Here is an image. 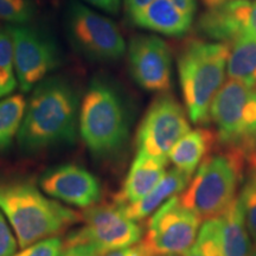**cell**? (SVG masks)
Wrapping results in <instances>:
<instances>
[{
    "instance_id": "obj_1",
    "label": "cell",
    "mask_w": 256,
    "mask_h": 256,
    "mask_svg": "<svg viewBox=\"0 0 256 256\" xmlns=\"http://www.w3.org/2000/svg\"><path fill=\"white\" fill-rule=\"evenodd\" d=\"M80 100L72 83L62 78H44L34 88L17 142L25 152L57 145H72L78 132Z\"/></svg>"
},
{
    "instance_id": "obj_2",
    "label": "cell",
    "mask_w": 256,
    "mask_h": 256,
    "mask_svg": "<svg viewBox=\"0 0 256 256\" xmlns=\"http://www.w3.org/2000/svg\"><path fill=\"white\" fill-rule=\"evenodd\" d=\"M0 210L8 218L20 249L57 236L81 220L80 214L26 182L0 184Z\"/></svg>"
},
{
    "instance_id": "obj_3",
    "label": "cell",
    "mask_w": 256,
    "mask_h": 256,
    "mask_svg": "<svg viewBox=\"0 0 256 256\" xmlns=\"http://www.w3.org/2000/svg\"><path fill=\"white\" fill-rule=\"evenodd\" d=\"M230 46L222 42L188 40L177 58L185 110L194 124L210 121L214 98L223 86Z\"/></svg>"
},
{
    "instance_id": "obj_4",
    "label": "cell",
    "mask_w": 256,
    "mask_h": 256,
    "mask_svg": "<svg viewBox=\"0 0 256 256\" xmlns=\"http://www.w3.org/2000/svg\"><path fill=\"white\" fill-rule=\"evenodd\" d=\"M247 159L242 152L226 147L210 153L192 174L185 190L179 194L182 203L200 220L222 215L238 196Z\"/></svg>"
},
{
    "instance_id": "obj_5",
    "label": "cell",
    "mask_w": 256,
    "mask_h": 256,
    "mask_svg": "<svg viewBox=\"0 0 256 256\" xmlns=\"http://www.w3.org/2000/svg\"><path fill=\"white\" fill-rule=\"evenodd\" d=\"M78 133L92 156H112L126 142L130 126L124 101L110 83L92 78L78 112Z\"/></svg>"
},
{
    "instance_id": "obj_6",
    "label": "cell",
    "mask_w": 256,
    "mask_h": 256,
    "mask_svg": "<svg viewBox=\"0 0 256 256\" xmlns=\"http://www.w3.org/2000/svg\"><path fill=\"white\" fill-rule=\"evenodd\" d=\"M210 121L222 147L249 156L256 152V86L230 78L210 107Z\"/></svg>"
},
{
    "instance_id": "obj_7",
    "label": "cell",
    "mask_w": 256,
    "mask_h": 256,
    "mask_svg": "<svg viewBox=\"0 0 256 256\" xmlns=\"http://www.w3.org/2000/svg\"><path fill=\"white\" fill-rule=\"evenodd\" d=\"M83 226L68 234L63 240V247L90 244L104 252L115 250L142 241L144 230L139 222L124 215L115 204H95L84 209L81 215Z\"/></svg>"
},
{
    "instance_id": "obj_8",
    "label": "cell",
    "mask_w": 256,
    "mask_h": 256,
    "mask_svg": "<svg viewBox=\"0 0 256 256\" xmlns=\"http://www.w3.org/2000/svg\"><path fill=\"white\" fill-rule=\"evenodd\" d=\"M191 130L185 108L174 95L159 94L144 115L136 130V151L168 162L174 146Z\"/></svg>"
},
{
    "instance_id": "obj_9",
    "label": "cell",
    "mask_w": 256,
    "mask_h": 256,
    "mask_svg": "<svg viewBox=\"0 0 256 256\" xmlns=\"http://www.w3.org/2000/svg\"><path fill=\"white\" fill-rule=\"evenodd\" d=\"M66 22L70 40L88 58L115 62L126 52V42L118 25L87 6L74 2Z\"/></svg>"
},
{
    "instance_id": "obj_10",
    "label": "cell",
    "mask_w": 256,
    "mask_h": 256,
    "mask_svg": "<svg viewBox=\"0 0 256 256\" xmlns=\"http://www.w3.org/2000/svg\"><path fill=\"white\" fill-rule=\"evenodd\" d=\"M200 223V217L177 194L152 214L142 241L152 252L183 255L196 241Z\"/></svg>"
},
{
    "instance_id": "obj_11",
    "label": "cell",
    "mask_w": 256,
    "mask_h": 256,
    "mask_svg": "<svg viewBox=\"0 0 256 256\" xmlns=\"http://www.w3.org/2000/svg\"><path fill=\"white\" fill-rule=\"evenodd\" d=\"M18 86L28 92L60 64L55 42L37 28L16 24L8 26Z\"/></svg>"
},
{
    "instance_id": "obj_12",
    "label": "cell",
    "mask_w": 256,
    "mask_h": 256,
    "mask_svg": "<svg viewBox=\"0 0 256 256\" xmlns=\"http://www.w3.org/2000/svg\"><path fill=\"white\" fill-rule=\"evenodd\" d=\"M128 69L133 81L150 92H168L172 86L168 44L152 34H138L128 44Z\"/></svg>"
},
{
    "instance_id": "obj_13",
    "label": "cell",
    "mask_w": 256,
    "mask_h": 256,
    "mask_svg": "<svg viewBox=\"0 0 256 256\" xmlns=\"http://www.w3.org/2000/svg\"><path fill=\"white\" fill-rule=\"evenodd\" d=\"M42 191L68 206L87 209L98 203L101 184L87 168L76 164L56 166L40 177Z\"/></svg>"
},
{
    "instance_id": "obj_14",
    "label": "cell",
    "mask_w": 256,
    "mask_h": 256,
    "mask_svg": "<svg viewBox=\"0 0 256 256\" xmlns=\"http://www.w3.org/2000/svg\"><path fill=\"white\" fill-rule=\"evenodd\" d=\"M250 11L249 0H226L214 8H208V11L198 19V32L212 40L232 43L247 34Z\"/></svg>"
},
{
    "instance_id": "obj_15",
    "label": "cell",
    "mask_w": 256,
    "mask_h": 256,
    "mask_svg": "<svg viewBox=\"0 0 256 256\" xmlns=\"http://www.w3.org/2000/svg\"><path fill=\"white\" fill-rule=\"evenodd\" d=\"M206 220L209 223L220 256H249L254 243L238 196L222 215Z\"/></svg>"
},
{
    "instance_id": "obj_16",
    "label": "cell",
    "mask_w": 256,
    "mask_h": 256,
    "mask_svg": "<svg viewBox=\"0 0 256 256\" xmlns=\"http://www.w3.org/2000/svg\"><path fill=\"white\" fill-rule=\"evenodd\" d=\"M168 162L136 151L124 178L122 188L118 192L114 203L127 206L142 200L151 192L166 174Z\"/></svg>"
},
{
    "instance_id": "obj_17",
    "label": "cell",
    "mask_w": 256,
    "mask_h": 256,
    "mask_svg": "<svg viewBox=\"0 0 256 256\" xmlns=\"http://www.w3.org/2000/svg\"><path fill=\"white\" fill-rule=\"evenodd\" d=\"M130 19L136 26L171 37L186 34L194 20L176 8L172 0H153Z\"/></svg>"
},
{
    "instance_id": "obj_18",
    "label": "cell",
    "mask_w": 256,
    "mask_h": 256,
    "mask_svg": "<svg viewBox=\"0 0 256 256\" xmlns=\"http://www.w3.org/2000/svg\"><path fill=\"white\" fill-rule=\"evenodd\" d=\"M192 176L184 174L178 168H171L166 171L164 177L156 185L154 188L146 194L142 200L133 204L119 206L124 215L130 220L140 222L152 215L154 211L162 206L170 198L182 194L190 183Z\"/></svg>"
},
{
    "instance_id": "obj_19",
    "label": "cell",
    "mask_w": 256,
    "mask_h": 256,
    "mask_svg": "<svg viewBox=\"0 0 256 256\" xmlns=\"http://www.w3.org/2000/svg\"><path fill=\"white\" fill-rule=\"evenodd\" d=\"M217 142L216 134L206 127L190 130L178 140L168 154V160L176 168L192 176L200 162L210 154L211 148Z\"/></svg>"
},
{
    "instance_id": "obj_20",
    "label": "cell",
    "mask_w": 256,
    "mask_h": 256,
    "mask_svg": "<svg viewBox=\"0 0 256 256\" xmlns=\"http://www.w3.org/2000/svg\"><path fill=\"white\" fill-rule=\"evenodd\" d=\"M226 70L232 80L256 86V37L243 34L232 42Z\"/></svg>"
},
{
    "instance_id": "obj_21",
    "label": "cell",
    "mask_w": 256,
    "mask_h": 256,
    "mask_svg": "<svg viewBox=\"0 0 256 256\" xmlns=\"http://www.w3.org/2000/svg\"><path fill=\"white\" fill-rule=\"evenodd\" d=\"M28 101L24 95H8L0 100V152L11 147L23 124Z\"/></svg>"
},
{
    "instance_id": "obj_22",
    "label": "cell",
    "mask_w": 256,
    "mask_h": 256,
    "mask_svg": "<svg viewBox=\"0 0 256 256\" xmlns=\"http://www.w3.org/2000/svg\"><path fill=\"white\" fill-rule=\"evenodd\" d=\"M17 86L11 34L8 28H0V100L11 95Z\"/></svg>"
},
{
    "instance_id": "obj_23",
    "label": "cell",
    "mask_w": 256,
    "mask_h": 256,
    "mask_svg": "<svg viewBox=\"0 0 256 256\" xmlns=\"http://www.w3.org/2000/svg\"><path fill=\"white\" fill-rule=\"evenodd\" d=\"M243 215L252 241L256 247V172L248 168L247 178L243 179V185L238 194Z\"/></svg>"
},
{
    "instance_id": "obj_24",
    "label": "cell",
    "mask_w": 256,
    "mask_h": 256,
    "mask_svg": "<svg viewBox=\"0 0 256 256\" xmlns=\"http://www.w3.org/2000/svg\"><path fill=\"white\" fill-rule=\"evenodd\" d=\"M34 16V6L28 0H0V19L24 24Z\"/></svg>"
},
{
    "instance_id": "obj_25",
    "label": "cell",
    "mask_w": 256,
    "mask_h": 256,
    "mask_svg": "<svg viewBox=\"0 0 256 256\" xmlns=\"http://www.w3.org/2000/svg\"><path fill=\"white\" fill-rule=\"evenodd\" d=\"M183 256H220L208 220L202 224L196 241Z\"/></svg>"
},
{
    "instance_id": "obj_26",
    "label": "cell",
    "mask_w": 256,
    "mask_h": 256,
    "mask_svg": "<svg viewBox=\"0 0 256 256\" xmlns=\"http://www.w3.org/2000/svg\"><path fill=\"white\" fill-rule=\"evenodd\" d=\"M62 250L63 240L58 236H51L22 248L12 256H58Z\"/></svg>"
},
{
    "instance_id": "obj_27",
    "label": "cell",
    "mask_w": 256,
    "mask_h": 256,
    "mask_svg": "<svg viewBox=\"0 0 256 256\" xmlns=\"http://www.w3.org/2000/svg\"><path fill=\"white\" fill-rule=\"evenodd\" d=\"M18 241L2 211L0 210V256H12L18 249Z\"/></svg>"
},
{
    "instance_id": "obj_28",
    "label": "cell",
    "mask_w": 256,
    "mask_h": 256,
    "mask_svg": "<svg viewBox=\"0 0 256 256\" xmlns=\"http://www.w3.org/2000/svg\"><path fill=\"white\" fill-rule=\"evenodd\" d=\"M151 252H152L150 250V248L147 247L145 242L142 240V241L136 243V244L107 252L102 256H150Z\"/></svg>"
},
{
    "instance_id": "obj_29",
    "label": "cell",
    "mask_w": 256,
    "mask_h": 256,
    "mask_svg": "<svg viewBox=\"0 0 256 256\" xmlns=\"http://www.w3.org/2000/svg\"><path fill=\"white\" fill-rule=\"evenodd\" d=\"M58 256H102V252L90 244H76L63 247Z\"/></svg>"
},
{
    "instance_id": "obj_30",
    "label": "cell",
    "mask_w": 256,
    "mask_h": 256,
    "mask_svg": "<svg viewBox=\"0 0 256 256\" xmlns=\"http://www.w3.org/2000/svg\"><path fill=\"white\" fill-rule=\"evenodd\" d=\"M95 8L110 14H116L120 11L122 0H84Z\"/></svg>"
},
{
    "instance_id": "obj_31",
    "label": "cell",
    "mask_w": 256,
    "mask_h": 256,
    "mask_svg": "<svg viewBox=\"0 0 256 256\" xmlns=\"http://www.w3.org/2000/svg\"><path fill=\"white\" fill-rule=\"evenodd\" d=\"M153 0H124V11L128 17H133L134 14L145 8Z\"/></svg>"
},
{
    "instance_id": "obj_32",
    "label": "cell",
    "mask_w": 256,
    "mask_h": 256,
    "mask_svg": "<svg viewBox=\"0 0 256 256\" xmlns=\"http://www.w3.org/2000/svg\"><path fill=\"white\" fill-rule=\"evenodd\" d=\"M172 2L176 5V8L180 10L188 17L194 18V14L197 11V2L196 0H172Z\"/></svg>"
},
{
    "instance_id": "obj_33",
    "label": "cell",
    "mask_w": 256,
    "mask_h": 256,
    "mask_svg": "<svg viewBox=\"0 0 256 256\" xmlns=\"http://www.w3.org/2000/svg\"><path fill=\"white\" fill-rule=\"evenodd\" d=\"M247 34H250L252 37H256V0L254 4H252L250 17H249Z\"/></svg>"
},
{
    "instance_id": "obj_34",
    "label": "cell",
    "mask_w": 256,
    "mask_h": 256,
    "mask_svg": "<svg viewBox=\"0 0 256 256\" xmlns=\"http://www.w3.org/2000/svg\"><path fill=\"white\" fill-rule=\"evenodd\" d=\"M247 165L249 166V168H252L256 172V152L252 153V154L248 156Z\"/></svg>"
},
{
    "instance_id": "obj_35",
    "label": "cell",
    "mask_w": 256,
    "mask_h": 256,
    "mask_svg": "<svg viewBox=\"0 0 256 256\" xmlns=\"http://www.w3.org/2000/svg\"><path fill=\"white\" fill-rule=\"evenodd\" d=\"M150 256H180V255L171 254V252H151Z\"/></svg>"
},
{
    "instance_id": "obj_36",
    "label": "cell",
    "mask_w": 256,
    "mask_h": 256,
    "mask_svg": "<svg viewBox=\"0 0 256 256\" xmlns=\"http://www.w3.org/2000/svg\"><path fill=\"white\" fill-rule=\"evenodd\" d=\"M249 256H256V247H255V246L252 247V250L250 254H249Z\"/></svg>"
},
{
    "instance_id": "obj_37",
    "label": "cell",
    "mask_w": 256,
    "mask_h": 256,
    "mask_svg": "<svg viewBox=\"0 0 256 256\" xmlns=\"http://www.w3.org/2000/svg\"><path fill=\"white\" fill-rule=\"evenodd\" d=\"M226 2V0H223V2Z\"/></svg>"
}]
</instances>
